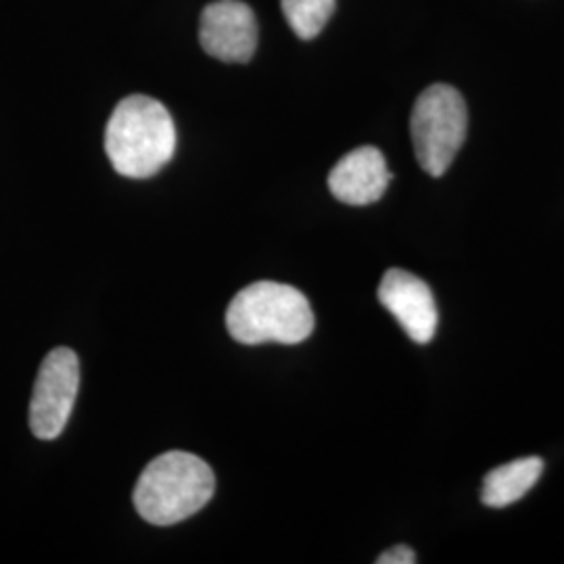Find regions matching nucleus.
Returning a JSON list of instances; mask_svg holds the SVG:
<instances>
[{
    "instance_id": "1",
    "label": "nucleus",
    "mask_w": 564,
    "mask_h": 564,
    "mask_svg": "<svg viewBox=\"0 0 564 564\" xmlns=\"http://www.w3.org/2000/svg\"><path fill=\"white\" fill-rule=\"evenodd\" d=\"M105 153L126 178H151L176 153V126L165 105L144 95L118 102L105 128Z\"/></svg>"
},
{
    "instance_id": "2",
    "label": "nucleus",
    "mask_w": 564,
    "mask_h": 564,
    "mask_svg": "<svg viewBox=\"0 0 564 564\" xmlns=\"http://www.w3.org/2000/svg\"><path fill=\"white\" fill-rule=\"evenodd\" d=\"M314 312L300 289L260 281L241 289L226 310V328L242 345H295L314 333Z\"/></svg>"
},
{
    "instance_id": "3",
    "label": "nucleus",
    "mask_w": 564,
    "mask_h": 564,
    "mask_svg": "<svg viewBox=\"0 0 564 564\" xmlns=\"http://www.w3.org/2000/svg\"><path fill=\"white\" fill-rule=\"evenodd\" d=\"M216 477L209 464L188 452H165L147 464L137 487L134 508L147 523H182L209 505Z\"/></svg>"
},
{
    "instance_id": "4",
    "label": "nucleus",
    "mask_w": 564,
    "mask_h": 564,
    "mask_svg": "<svg viewBox=\"0 0 564 564\" xmlns=\"http://www.w3.org/2000/svg\"><path fill=\"white\" fill-rule=\"evenodd\" d=\"M468 113L463 95L447 84H433L416 99L410 132L416 160L433 178L444 176L466 139Z\"/></svg>"
},
{
    "instance_id": "5",
    "label": "nucleus",
    "mask_w": 564,
    "mask_h": 564,
    "mask_svg": "<svg viewBox=\"0 0 564 564\" xmlns=\"http://www.w3.org/2000/svg\"><path fill=\"white\" fill-rule=\"evenodd\" d=\"M80 387V360L69 347L53 349L41 364L30 402V429L44 440H57L72 416Z\"/></svg>"
},
{
    "instance_id": "6",
    "label": "nucleus",
    "mask_w": 564,
    "mask_h": 564,
    "mask_svg": "<svg viewBox=\"0 0 564 564\" xmlns=\"http://www.w3.org/2000/svg\"><path fill=\"white\" fill-rule=\"evenodd\" d=\"M203 51L224 63H247L258 48V20L242 0H216L203 9Z\"/></svg>"
},
{
    "instance_id": "7",
    "label": "nucleus",
    "mask_w": 564,
    "mask_h": 564,
    "mask_svg": "<svg viewBox=\"0 0 564 564\" xmlns=\"http://www.w3.org/2000/svg\"><path fill=\"white\" fill-rule=\"evenodd\" d=\"M379 302L402 324L405 335L414 343H431L440 323L437 303L426 282L400 268L384 272L379 284Z\"/></svg>"
},
{
    "instance_id": "8",
    "label": "nucleus",
    "mask_w": 564,
    "mask_h": 564,
    "mask_svg": "<svg viewBox=\"0 0 564 564\" xmlns=\"http://www.w3.org/2000/svg\"><path fill=\"white\" fill-rule=\"evenodd\" d=\"M391 178L383 153L377 147H360L330 170L328 188L347 205H370L383 197Z\"/></svg>"
},
{
    "instance_id": "9",
    "label": "nucleus",
    "mask_w": 564,
    "mask_h": 564,
    "mask_svg": "<svg viewBox=\"0 0 564 564\" xmlns=\"http://www.w3.org/2000/svg\"><path fill=\"white\" fill-rule=\"evenodd\" d=\"M542 473H544V460L538 456H529V458L498 466L485 477L481 500L489 508L514 505L523 500L524 496L535 487Z\"/></svg>"
},
{
    "instance_id": "10",
    "label": "nucleus",
    "mask_w": 564,
    "mask_h": 564,
    "mask_svg": "<svg viewBox=\"0 0 564 564\" xmlns=\"http://www.w3.org/2000/svg\"><path fill=\"white\" fill-rule=\"evenodd\" d=\"M335 2L337 0H281V7L291 30L302 41H312L330 20Z\"/></svg>"
},
{
    "instance_id": "11",
    "label": "nucleus",
    "mask_w": 564,
    "mask_h": 564,
    "mask_svg": "<svg viewBox=\"0 0 564 564\" xmlns=\"http://www.w3.org/2000/svg\"><path fill=\"white\" fill-rule=\"evenodd\" d=\"M377 563L414 564L416 563V554H414V550H412V547H408V545H395V547H391V550L383 552V554L377 558Z\"/></svg>"
}]
</instances>
